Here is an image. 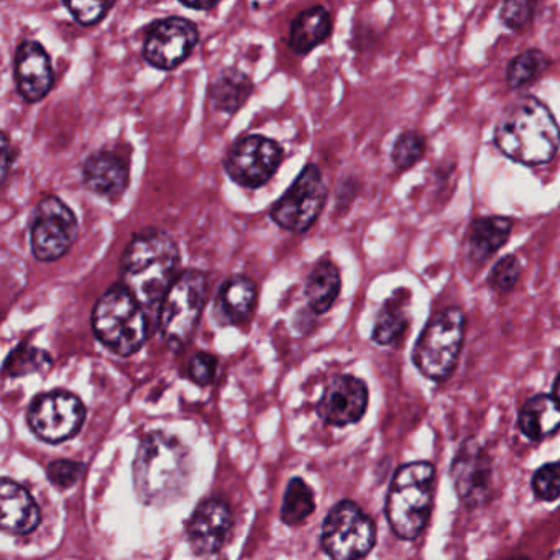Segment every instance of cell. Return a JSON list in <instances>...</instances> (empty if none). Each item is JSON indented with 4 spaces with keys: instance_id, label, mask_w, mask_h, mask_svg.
I'll list each match as a JSON object with an SVG mask.
<instances>
[{
    "instance_id": "obj_26",
    "label": "cell",
    "mask_w": 560,
    "mask_h": 560,
    "mask_svg": "<svg viewBox=\"0 0 560 560\" xmlns=\"http://www.w3.org/2000/svg\"><path fill=\"white\" fill-rule=\"evenodd\" d=\"M408 300L409 294L406 291H398L385 301L373 327V342L378 346H393L405 336L409 326L408 311H406Z\"/></svg>"
},
{
    "instance_id": "obj_3",
    "label": "cell",
    "mask_w": 560,
    "mask_h": 560,
    "mask_svg": "<svg viewBox=\"0 0 560 560\" xmlns=\"http://www.w3.org/2000/svg\"><path fill=\"white\" fill-rule=\"evenodd\" d=\"M191 475V452L178 439L155 431L140 442L133 485L142 503L160 508L175 503L186 494Z\"/></svg>"
},
{
    "instance_id": "obj_19",
    "label": "cell",
    "mask_w": 560,
    "mask_h": 560,
    "mask_svg": "<svg viewBox=\"0 0 560 560\" xmlns=\"http://www.w3.org/2000/svg\"><path fill=\"white\" fill-rule=\"evenodd\" d=\"M258 288L244 275H232L222 281L214 300V319L219 326H242L257 307Z\"/></svg>"
},
{
    "instance_id": "obj_8",
    "label": "cell",
    "mask_w": 560,
    "mask_h": 560,
    "mask_svg": "<svg viewBox=\"0 0 560 560\" xmlns=\"http://www.w3.org/2000/svg\"><path fill=\"white\" fill-rule=\"evenodd\" d=\"M375 542V523L353 501H340L324 520L320 544L332 560L363 559Z\"/></svg>"
},
{
    "instance_id": "obj_7",
    "label": "cell",
    "mask_w": 560,
    "mask_h": 560,
    "mask_svg": "<svg viewBox=\"0 0 560 560\" xmlns=\"http://www.w3.org/2000/svg\"><path fill=\"white\" fill-rule=\"evenodd\" d=\"M465 339V314L460 307H445L431 317L412 350L416 369L432 382L451 378Z\"/></svg>"
},
{
    "instance_id": "obj_14",
    "label": "cell",
    "mask_w": 560,
    "mask_h": 560,
    "mask_svg": "<svg viewBox=\"0 0 560 560\" xmlns=\"http://www.w3.org/2000/svg\"><path fill=\"white\" fill-rule=\"evenodd\" d=\"M458 498L467 508H477L490 497L491 457L483 445L470 439L455 455L451 468Z\"/></svg>"
},
{
    "instance_id": "obj_18",
    "label": "cell",
    "mask_w": 560,
    "mask_h": 560,
    "mask_svg": "<svg viewBox=\"0 0 560 560\" xmlns=\"http://www.w3.org/2000/svg\"><path fill=\"white\" fill-rule=\"evenodd\" d=\"M81 175L86 188L107 201H119L130 185L129 163L110 150L88 156Z\"/></svg>"
},
{
    "instance_id": "obj_33",
    "label": "cell",
    "mask_w": 560,
    "mask_h": 560,
    "mask_svg": "<svg viewBox=\"0 0 560 560\" xmlns=\"http://www.w3.org/2000/svg\"><path fill=\"white\" fill-rule=\"evenodd\" d=\"M63 5L78 24L94 27L116 8V2H65Z\"/></svg>"
},
{
    "instance_id": "obj_5",
    "label": "cell",
    "mask_w": 560,
    "mask_h": 560,
    "mask_svg": "<svg viewBox=\"0 0 560 560\" xmlns=\"http://www.w3.org/2000/svg\"><path fill=\"white\" fill-rule=\"evenodd\" d=\"M91 326L97 340L120 357L139 352L149 339L145 307L122 283L113 284L94 304Z\"/></svg>"
},
{
    "instance_id": "obj_13",
    "label": "cell",
    "mask_w": 560,
    "mask_h": 560,
    "mask_svg": "<svg viewBox=\"0 0 560 560\" xmlns=\"http://www.w3.org/2000/svg\"><path fill=\"white\" fill-rule=\"evenodd\" d=\"M27 419L42 441L60 444L80 432L86 408L73 393L58 389L38 395L28 408Z\"/></svg>"
},
{
    "instance_id": "obj_20",
    "label": "cell",
    "mask_w": 560,
    "mask_h": 560,
    "mask_svg": "<svg viewBox=\"0 0 560 560\" xmlns=\"http://www.w3.org/2000/svg\"><path fill=\"white\" fill-rule=\"evenodd\" d=\"M2 529L11 534H28L37 529L42 513L34 497L22 485L4 478L0 485Z\"/></svg>"
},
{
    "instance_id": "obj_31",
    "label": "cell",
    "mask_w": 560,
    "mask_h": 560,
    "mask_svg": "<svg viewBox=\"0 0 560 560\" xmlns=\"http://www.w3.org/2000/svg\"><path fill=\"white\" fill-rule=\"evenodd\" d=\"M533 490L542 501H556L560 497V464L550 462L537 468L533 475Z\"/></svg>"
},
{
    "instance_id": "obj_38",
    "label": "cell",
    "mask_w": 560,
    "mask_h": 560,
    "mask_svg": "<svg viewBox=\"0 0 560 560\" xmlns=\"http://www.w3.org/2000/svg\"><path fill=\"white\" fill-rule=\"evenodd\" d=\"M183 8L191 9V11H211L219 5V2H196V4H189V2H182Z\"/></svg>"
},
{
    "instance_id": "obj_35",
    "label": "cell",
    "mask_w": 560,
    "mask_h": 560,
    "mask_svg": "<svg viewBox=\"0 0 560 560\" xmlns=\"http://www.w3.org/2000/svg\"><path fill=\"white\" fill-rule=\"evenodd\" d=\"M189 376L199 386H208L214 382L218 372V359L212 353L199 352L189 362Z\"/></svg>"
},
{
    "instance_id": "obj_30",
    "label": "cell",
    "mask_w": 560,
    "mask_h": 560,
    "mask_svg": "<svg viewBox=\"0 0 560 560\" xmlns=\"http://www.w3.org/2000/svg\"><path fill=\"white\" fill-rule=\"evenodd\" d=\"M424 152V137L416 130H408V132L401 133L393 145V165L399 172H406V170L412 168L416 163L421 162Z\"/></svg>"
},
{
    "instance_id": "obj_39",
    "label": "cell",
    "mask_w": 560,
    "mask_h": 560,
    "mask_svg": "<svg viewBox=\"0 0 560 560\" xmlns=\"http://www.w3.org/2000/svg\"><path fill=\"white\" fill-rule=\"evenodd\" d=\"M552 396L560 406V373L557 375L556 382H553Z\"/></svg>"
},
{
    "instance_id": "obj_10",
    "label": "cell",
    "mask_w": 560,
    "mask_h": 560,
    "mask_svg": "<svg viewBox=\"0 0 560 560\" xmlns=\"http://www.w3.org/2000/svg\"><path fill=\"white\" fill-rule=\"evenodd\" d=\"M80 237V222L70 206L58 196L38 202L31 219L32 254L38 261L51 264L63 258Z\"/></svg>"
},
{
    "instance_id": "obj_24",
    "label": "cell",
    "mask_w": 560,
    "mask_h": 560,
    "mask_svg": "<svg viewBox=\"0 0 560 560\" xmlns=\"http://www.w3.org/2000/svg\"><path fill=\"white\" fill-rule=\"evenodd\" d=\"M254 93L250 78L238 68H225L212 80L209 86V100L219 113L234 116L247 103Z\"/></svg>"
},
{
    "instance_id": "obj_25",
    "label": "cell",
    "mask_w": 560,
    "mask_h": 560,
    "mask_svg": "<svg viewBox=\"0 0 560 560\" xmlns=\"http://www.w3.org/2000/svg\"><path fill=\"white\" fill-rule=\"evenodd\" d=\"M520 431L530 441H542L560 429V406L553 396L537 395L527 399L517 416Z\"/></svg>"
},
{
    "instance_id": "obj_11",
    "label": "cell",
    "mask_w": 560,
    "mask_h": 560,
    "mask_svg": "<svg viewBox=\"0 0 560 560\" xmlns=\"http://www.w3.org/2000/svg\"><path fill=\"white\" fill-rule=\"evenodd\" d=\"M284 160V150L270 137L252 133L235 140L222 166L235 185L258 189L273 179Z\"/></svg>"
},
{
    "instance_id": "obj_2",
    "label": "cell",
    "mask_w": 560,
    "mask_h": 560,
    "mask_svg": "<svg viewBox=\"0 0 560 560\" xmlns=\"http://www.w3.org/2000/svg\"><path fill=\"white\" fill-rule=\"evenodd\" d=\"M494 145L511 162L526 166L549 163L560 149V129L549 107L533 96L520 97L501 113Z\"/></svg>"
},
{
    "instance_id": "obj_4",
    "label": "cell",
    "mask_w": 560,
    "mask_h": 560,
    "mask_svg": "<svg viewBox=\"0 0 560 560\" xmlns=\"http://www.w3.org/2000/svg\"><path fill=\"white\" fill-rule=\"evenodd\" d=\"M435 470L429 462H409L398 468L388 497L386 520L402 540H415L428 526L434 501Z\"/></svg>"
},
{
    "instance_id": "obj_9",
    "label": "cell",
    "mask_w": 560,
    "mask_h": 560,
    "mask_svg": "<svg viewBox=\"0 0 560 560\" xmlns=\"http://www.w3.org/2000/svg\"><path fill=\"white\" fill-rule=\"evenodd\" d=\"M326 183L323 173L310 163L301 170L293 185L271 206L270 219L291 234H304L316 224L327 202Z\"/></svg>"
},
{
    "instance_id": "obj_27",
    "label": "cell",
    "mask_w": 560,
    "mask_h": 560,
    "mask_svg": "<svg viewBox=\"0 0 560 560\" xmlns=\"http://www.w3.org/2000/svg\"><path fill=\"white\" fill-rule=\"evenodd\" d=\"M550 60L544 55V51L526 50L524 54L513 58L506 71V80L510 88L521 90L529 86L534 81L542 77L544 71L549 68Z\"/></svg>"
},
{
    "instance_id": "obj_1",
    "label": "cell",
    "mask_w": 560,
    "mask_h": 560,
    "mask_svg": "<svg viewBox=\"0 0 560 560\" xmlns=\"http://www.w3.org/2000/svg\"><path fill=\"white\" fill-rule=\"evenodd\" d=\"M179 264L182 254L172 234L159 228L142 229L132 235L120 258L119 283L143 307L160 306L179 275Z\"/></svg>"
},
{
    "instance_id": "obj_15",
    "label": "cell",
    "mask_w": 560,
    "mask_h": 560,
    "mask_svg": "<svg viewBox=\"0 0 560 560\" xmlns=\"http://www.w3.org/2000/svg\"><path fill=\"white\" fill-rule=\"evenodd\" d=\"M366 406L369 388L365 382L352 375H337L327 383L317 412L327 424L343 428L359 422L365 415Z\"/></svg>"
},
{
    "instance_id": "obj_23",
    "label": "cell",
    "mask_w": 560,
    "mask_h": 560,
    "mask_svg": "<svg viewBox=\"0 0 560 560\" xmlns=\"http://www.w3.org/2000/svg\"><path fill=\"white\" fill-rule=\"evenodd\" d=\"M340 290H342V278H340L339 268L327 258L317 261L304 281V296L310 304V310L316 316L332 310Z\"/></svg>"
},
{
    "instance_id": "obj_17",
    "label": "cell",
    "mask_w": 560,
    "mask_h": 560,
    "mask_svg": "<svg viewBox=\"0 0 560 560\" xmlns=\"http://www.w3.org/2000/svg\"><path fill=\"white\" fill-rule=\"evenodd\" d=\"M231 527V508L221 500H206L189 520L188 539L196 553L209 556L224 546Z\"/></svg>"
},
{
    "instance_id": "obj_6",
    "label": "cell",
    "mask_w": 560,
    "mask_h": 560,
    "mask_svg": "<svg viewBox=\"0 0 560 560\" xmlns=\"http://www.w3.org/2000/svg\"><path fill=\"white\" fill-rule=\"evenodd\" d=\"M208 298V273L196 268L179 271L160 304V334L170 349L182 350L191 342Z\"/></svg>"
},
{
    "instance_id": "obj_22",
    "label": "cell",
    "mask_w": 560,
    "mask_h": 560,
    "mask_svg": "<svg viewBox=\"0 0 560 560\" xmlns=\"http://www.w3.org/2000/svg\"><path fill=\"white\" fill-rule=\"evenodd\" d=\"M513 221L501 215L475 219L468 231V255L475 264L490 260L510 238Z\"/></svg>"
},
{
    "instance_id": "obj_21",
    "label": "cell",
    "mask_w": 560,
    "mask_h": 560,
    "mask_svg": "<svg viewBox=\"0 0 560 560\" xmlns=\"http://www.w3.org/2000/svg\"><path fill=\"white\" fill-rule=\"evenodd\" d=\"M332 34V19L323 5H314L300 12L291 22L288 47L298 57H306L314 48L323 45Z\"/></svg>"
},
{
    "instance_id": "obj_29",
    "label": "cell",
    "mask_w": 560,
    "mask_h": 560,
    "mask_svg": "<svg viewBox=\"0 0 560 560\" xmlns=\"http://www.w3.org/2000/svg\"><path fill=\"white\" fill-rule=\"evenodd\" d=\"M314 511L313 490L303 478H293L287 487L281 506V520L290 526L303 523Z\"/></svg>"
},
{
    "instance_id": "obj_28",
    "label": "cell",
    "mask_w": 560,
    "mask_h": 560,
    "mask_svg": "<svg viewBox=\"0 0 560 560\" xmlns=\"http://www.w3.org/2000/svg\"><path fill=\"white\" fill-rule=\"evenodd\" d=\"M54 365L50 353L31 343H21L18 349L9 353L4 363V373L12 378L32 375V373L47 372Z\"/></svg>"
},
{
    "instance_id": "obj_34",
    "label": "cell",
    "mask_w": 560,
    "mask_h": 560,
    "mask_svg": "<svg viewBox=\"0 0 560 560\" xmlns=\"http://www.w3.org/2000/svg\"><path fill=\"white\" fill-rule=\"evenodd\" d=\"M534 4L530 2H506L501 8L500 21L504 27L513 32H524L534 21Z\"/></svg>"
},
{
    "instance_id": "obj_41",
    "label": "cell",
    "mask_w": 560,
    "mask_h": 560,
    "mask_svg": "<svg viewBox=\"0 0 560 560\" xmlns=\"http://www.w3.org/2000/svg\"><path fill=\"white\" fill-rule=\"evenodd\" d=\"M511 560H530L529 557L526 556H520V557H513Z\"/></svg>"
},
{
    "instance_id": "obj_36",
    "label": "cell",
    "mask_w": 560,
    "mask_h": 560,
    "mask_svg": "<svg viewBox=\"0 0 560 560\" xmlns=\"http://www.w3.org/2000/svg\"><path fill=\"white\" fill-rule=\"evenodd\" d=\"M84 465L74 460H57L48 465V477L61 488H70L78 483L83 475Z\"/></svg>"
},
{
    "instance_id": "obj_40",
    "label": "cell",
    "mask_w": 560,
    "mask_h": 560,
    "mask_svg": "<svg viewBox=\"0 0 560 560\" xmlns=\"http://www.w3.org/2000/svg\"><path fill=\"white\" fill-rule=\"evenodd\" d=\"M549 560H560V549L556 550V552H553L552 556H550Z\"/></svg>"
},
{
    "instance_id": "obj_32",
    "label": "cell",
    "mask_w": 560,
    "mask_h": 560,
    "mask_svg": "<svg viewBox=\"0 0 560 560\" xmlns=\"http://www.w3.org/2000/svg\"><path fill=\"white\" fill-rule=\"evenodd\" d=\"M521 265L514 255H506V257L498 260L491 270L490 277H488V284L493 288L497 293H510L514 287H516L517 280H520Z\"/></svg>"
},
{
    "instance_id": "obj_16",
    "label": "cell",
    "mask_w": 560,
    "mask_h": 560,
    "mask_svg": "<svg viewBox=\"0 0 560 560\" xmlns=\"http://www.w3.org/2000/svg\"><path fill=\"white\" fill-rule=\"evenodd\" d=\"M14 78L19 96L27 104L40 103L55 84L54 65L44 45L24 40L14 55Z\"/></svg>"
},
{
    "instance_id": "obj_37",
    "label": "cell",
    "mask_w": 560,
    "mask_h": 560,
    "mask_svg": "<svg viewBox=\"0 0 560 560\" xmlns=\"http://www.w3.org/2000/svg\"><path fill=\"white\" fill-rule=\"evenodd\" d=\"M18 162V149L9 140V133H2V185L8 183L12 166Z\"/></svg>"
},
{
    "instance_id": "obj_12",
    "label": "cell",
    "mask_w": 560,
    "mask_h": 560,
    "mask_svg": "<svg viewBox=\"0 0 560 560\" xmlns=\"http://www.w3.org/2000/svg\"><path fill=\"white\" fill-rule=\"evenodd\" d=\"M198 25L189 19H159L147 28L143 38V60L160 71H173L191 57L199 44Z\"/></svg>"
}]
</instances>
